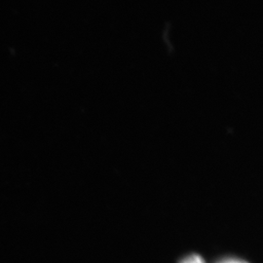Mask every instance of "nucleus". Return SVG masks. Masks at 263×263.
I'll use <instances>...</instances> for the list:
<instances>
[{
    "label": "nucleus",
    "mask_w": 263,
    "mask_h": 263,
    "mask_svg": "<svg viewBox=\"0 0 263 263\" xmlns=\"http://www.w3.org/2000/svg\"><path fill=\"white\" fill-rule=\"evenodd\" d=\"M181 263H205V261L203 260V258L201 256L194 254V255H190L186 257Z\"/></svg>",
    "instance_id": "obj_1"
},
{
    "label": "nucleus",
    "mask_w": 263,
    "mask_h": 263,
    "mask_svg": "<svg viewBox=\"0 0 263 263\" xmlns=\"http://www.w3.org/2000/svg\"><path fill=\"white\" fill-rule=\"evenodd\" d=\"M221 263H245L241 262V261H238V260H227V261H223V262Z\"/></svg>",
    "instance_id": "obj_2"
}]
</instances>
